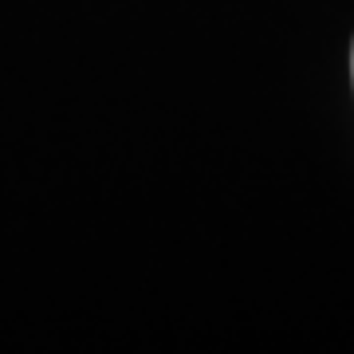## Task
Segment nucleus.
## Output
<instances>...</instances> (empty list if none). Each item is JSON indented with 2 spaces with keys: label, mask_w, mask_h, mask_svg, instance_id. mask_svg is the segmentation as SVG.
<instances>
[{
  "label": "nucleus",
  "mask_w": 354,
  "mask_h": 354,
  "mask_svg": "<svg viewBox=\"0 0 354 354\" xmlns=\"http://www.w3.org/2000/svg\"><path fill=\"white\" fill-rule=\"evenodd\" d=\"M351 79H354V48H351Z\"/></svg>",
  "instance_id": "nucleus-1"
}]
</instances>
